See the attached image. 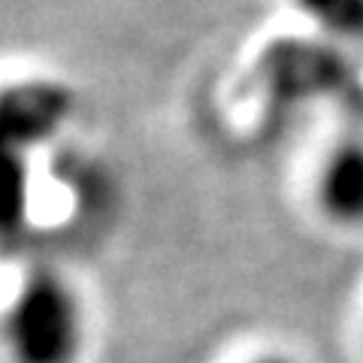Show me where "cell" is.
<instances>
[{"label": "cell", "instance_id": "cell-2", "mask_svg": "<svg viewBox=\"0 0 363 363\" xmlns=\"http://www.w3.org/2000/svg\"><path fill=\"white\" fill-rule=\"evenodd\" d=\"M318 203L336 224H363V140H345L327 155L318 176Z\"/></svg>", "mask_w": 363, "mask_h": 363}, {"label": "cell", "instance_id": "cell-3", "mask_svg": "<svg viewBox=\"0 0 363 363\" xmlns=\"http://www.w3.org/2000/svg\"><path fill=\"white\" fill-rule=\"evenodd\" d=\"M297 9L333 37L363 40V0H294Z\"/></svg>", "mask_w": 363, "mask_h": 363}, {"label": "cell", "instance_id": "cell-4", "mask_svg": "<svg viewBox=\"0 0 363 363\" xmlns=\"http://www.w3.org/2000/svg\"><path fill=\"white\" fill-rule=\"evenodd\" d=\"M252 363H294V360L285 357V354H264V357H257V360H252Z\"/></svg>", "mask_w": 363, "mask_h": 363}, {"label": "cell", "instance_id": "cell-1", "mask_svg": "<svg viewBox=\"0 0 363 363\" xmlns=\"http://www.w3.org/2000/svg\"><path fill=\"white\" fill-rule=\"evenodd\" d=\"M6 345L16 363H76L85 345L79 294L52 269H33L6 312Z\"/></svg>", "mask_w": 363, "mask_h": 363}]
</instances>
